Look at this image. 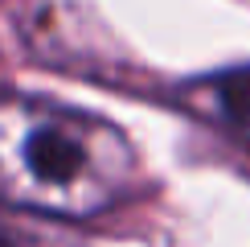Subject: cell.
Masks as SVG:
<instances>
[{
    "label": "cell",
    "mask_w": 250,
    "mask_h": 247,
    "mask_svg": "<svg viewBox=\"0 0 250 247\" xmlns=\"http://www.w3.org/2000/svg\"><path fill=\"white\" fill-rule=\"evenodd\" d=\"M181 107L189 116L213 124V128L230 132V136L250 144V66H234V70H217L209 78L185 82L176 91Z\"/></svg>",
    "instance_id": "cell-2"
},
{
    "label": "cell",
    "mask_w": 250,
    "mask_h": 247,
    "mask_svg": "<svg viewBox=\"0 0 250 247\" xmlns=\"http://www.w3.org/2000/svg\"><path fill=\"white\" fill-rule=\"evenodd\" d=\"M17 239L21 243H13V247H54V243H41L37 235H17Z\"/></svg>",
    "instance_id": "cell-3"
},
{
    "label": "cell",
    "mask_w": 250,
    "mask_h": 247,
    "mask_svg": "<svg viewBox=\"0 0 250 247\" xmlns=\"http://www.w3.org/2000/svg\"><path fill=\"white\" fill-rule=\"evenodd\" d=\"M135 148L115 124L0 91V202L45 219H95L135 185Z\"/></svg>",
    "instance_id": "cell-1"
}]
</instances>
